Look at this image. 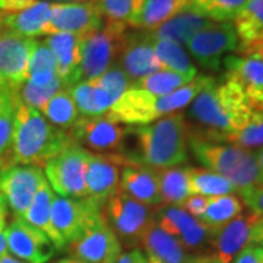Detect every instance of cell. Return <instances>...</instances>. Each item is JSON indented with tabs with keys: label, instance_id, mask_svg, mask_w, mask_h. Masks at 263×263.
<instances>
[{
	"label": "cell",
	"instance_id": "60d3db41",
	"mask_svg": "<svg viewBox=\"0 0 263 263\" xmlns=\"http://www.w3.org/2000/svg\"><path fill=\"white\" fill-rule=\"evenodd\" d=\"M222 142H228L235 146H241L245 149L250 148H262L263 146V119H257L247 124L241 130L233 132L222 138Z\"/></svg>",
	"mask_w": 263,
	"mask_h": 263
},
{
	"label": "cell",
	"instance_id": "5bb4252c",
	"mask_svg": "<svg viewBox=\"0 0 263 263\" xmlns=\"http://www.w3.org/2000/svg\"><path fill=\"white\" fill-rule=\"evenodd\" d=\"M44 181L43 170L34 165H15L0 171V193L15 218H21L27 212Z\"/></svg>",
	"mask_w": 263,
	"mask_h": 263
},
{
	"label": "cell",
	"instance_id": "f907efd6",
	"mask_svg": "<svg viewBox=\"0 0 263 263\" xmlns=\"http://www.w3.org/2000/svg\"><path fill=\"white\" fill-rule=\"evenodd\" d=\"M0 263H25V262L19 260V259L15 257V256H12V254H9L8 252H6V253L0 254Z\"/></svg>",
	"mask_w": 263,
	"mask_h": 263
},
{
	"label": "cell",
	"instance_id": "e575fe53",
	"mask_svg": "<svg viewBox=\"0 0 263 263\" xmlns=\"http://www.w3.org/2000/svg\"><path fill=\"white\" fill-rule=\"evenodd\" d=\"M151 41H152V47L155 50L157 56L165 69L189 76L192 79L196 78V66L192 63L186 50L181 46L173 43V41H168V40H151Z\"/></svg>",
	"mask_w": 263,
	"mask_h": 263
},
{
	"label": "cell",
	"instance_id": "d6986e66",
	"mask_svg": "<svg viewBox=\"0 0 263 263\" xmlns=\"http://www.w3.org/2000/svg\"><path fill=\"white\" fill-rule=\"evenodd\" d=\"M257 219L259 215L252 211L247 214L243 212L219 230L211 233L208 253H212L222 263H233L235 256L246 246L253 243L252 234Z\"/></svg>",
	"mask_w": 263,
	"mask_h": 263
},
{
	"label": "cell",
	"instance_id": "74e56055",
	"mask_svg": "<svg viewBox=\"0 0 263 263\" xmlns=\"http://www.w3.org/2000/svg\"><path fill=\"white\" fill-rule=\"evenodd\" d=\"M249 0H190L189 8L211 22H230Z\"/></svg>",
	"mask_w": 263,
	"mask_h": 263
},
{
	"label": "cell",
	"instance_id": "277c9868",
	"mask_svg": "<svg viewBox=\"0 0 263 263\" xmlns=\"http://www.w3.org/2000/svg\"><path fill=\"white\" fill-rule=\"evenodd\" d=\"M215 79L212 76L197 75L189 84L164 97H157L138 88H129L111 105L108 116L122 124L143 126L158 120L164 116L177 113L200 94Z\"/></svg>",
	"mask_w": 263,
	"mask_h": 263
},
{
	"label": "cell",
	"instance_id": "7bdbcfd3",
	"mask_svg": "<svg viewBox=\"0 0 263 263\" xmlns=\"http://www.w3.org/2000/svg\"><path fill=\"white\" fill-rule=\"evenodd\" d=\"M208 203H209V197L200 196V195H190V196L181 203V209H184L187 214L192 216H195L196 219H199L200 216L205 214L206 211Z\"/></svg>",
	"mask_w": 263,
	"mask_h": 263
},
{
	"label": "cell",
	"instance_id": "ab89813d",
	"mask_svg": "<svg viewBox=\"0 0 263 263\" xmlns=\"http://www.w3.org/2000/svg\"><path fill=\"white\" fill-rule=\"evenodd\" d=\"M101 10L105 24H117L127 27L138 10L141 9L143 0H95ZM129 28V27H127Z\"/></svg>",
	"mask_w": 263,
	"mask_h": 263
},
{
	"label": "cell",
	"instance_id": "44dd1931",
	"mask_svg": "<svg viewBox=\"0 0 263 263\" xmlns=\"http://www.w3.org/2000/svg\"><path fill=\"white\" fill-rule=\"evenodd\" d=\"M234 29L241 56L263 57V0H249L235 15Z\"/></svg>",
	"mask_w": 263,
	"mask_h": 263
},
{
	"label": "cell",
	"instance_id": "f5cc1de1",
	"mask_svg": "<svg viewBox=\"0 0 263 263\" xmlns=\"http://www.w3.org/2000/svg\"><path fill=\"white\" fill-rule=\"evenodd\" d=\"M56 263H84V262H81V260H78V259H73V257H66V259H60V260Z\"/></svg>",
	"mask_w": 263,
	"mask_h": 263
},
{
	"label": "cell",
	"instance_id": "83f0119b",
	"mask_svg": "<svg viewBox=\"0 0 263 263\" xmlns=\"http://www.w3.org/2000/svg\"><path fill=\"white\" fill-rule=\"evenodd\" d=\"M189 8V0H143L141 9L127 27L138 31H152Z\"/></svg>",
	"mask_w": 263,
	"mask_h": 263
},
{
	"label": "cell",
	"instance_id": "9a60e30c",
	"mask_svg": "<svg viewBox=\"0 0 263 263\" xmlns=\"http://www.w3.org/2000/svg\"><path fill=\"white\" fill-rule=\"evenodd\" d=\"M116 65L127 76L132 86L142 78L165 69L145 31H127L124 34L122 50Z\"/></svg>",
	"mask_w": 263,
	"mask_h": 263
},
{
	"label": "cell",
	"instance_id": "f1b7e54d",
	"mask_svg": "<svg viewBox=\"0 0 263 263\" xmlns=\"http://www.w3.org/2000/svg\"><path fill=\"white\" fill-rule=\"evenodd\" d=\"M54 196H56V193L53 192V189L50 187L48 181L46 180L38 189L27 212L21 218L25 222H28L29 226L35 227L41 233L47 235L57 250H63V246L60 243V240L51 226V205H53Z\"/></svg>",
	"mask_w": 263,
	"mask_h": 263
},
{
	"label": "cell",
	"instance_id": "c3c4849f",
	"mask_svg": "<svg viewBox=\"0 0 263 263\" xmlns=\"http://www.w3.org/2000/svg\"><path fill=\"white\" fill-rule=\"evenodd\" d=\"M6 221H8V203L3 195L0 193V231L6 230Z\"/></svg>",
	"mask_w": 263,
	"mask_h": 263
},
{
	"label": "cell",
	"instance_id": "ba28073f",
	"mask_svg": "<svg viewBox=\"0 0 263 263\" xmlns=\"http://www.w3.org/2000/svg\"><path fill=\"white\" fill-rule=\"evenodd\" d=\"M89 151L76 142H70L65 149L46 162L44 177L53 192L62 197H86V165Z\"/></svg>",
	"mask_w": 263,
	"mask_h": 263
},
{
	"label": "cell",
	"instance_id": "8992f818",
	"mask_svg": "<svg viewBox=\"0 0 263 263\" xmlns=\"http://www.w3.org/2000/svg\"><path fill=\"white\" fill-rule=\"evenodd\" d=\"M66 250L70 257L84 263H116L123 254V246L105 221L103 208H97L88 218L84 231L67 245Z\"/></svg>",
	"mask_w": 263,
	"mask_h": 263
},
{
	"label": "cell",
	"instance_id": "db71d44e",
	"mask_svg": "<svg viewBox=\"0 0 263 263\" xmlns=\"http://www.w3.org/2000/svg\"><path fill=\"white\" fill-rule=\"evenodd\" d=\"M56 3H81V2H86V0H51Z\"/></svg>",
	"mask_w": 263,
	"mask_h": 263
},
{
	"label": "cell",
	"instance_id": "e0dca14e",
	"mask_svg": "<svg viewBox=\"0 0 263 263\" xmlns=\"http://www.w3.org/2000/svg\"><path fill=\"white\" fill-rule=\"evenodd\" d=\"M8 250L25 263H48L57 249L44 233L29 226L22 218H15L5 230Z\"/></svg>",
	"mask_w": 263,
	"mask_h": 263
},
{
	"label": "cell",
	"instance_id": "8fae6325",
	"mask_svg": "<svg viewBox=\"0 0 263 263\" xmlns=\"http://www.w3.org/2000/svg\"><path fill=\"white\" fill-rule=\"evenodd\" d=\"M238 38L231 22H209L186 44L190 56L209 70H218L227 53L235 51Z\"/></svg>",
	"mask_w": 263,
	"mask_h": 263
},
{
	"label": "cell",
	"instance_id": "52a82bcc",
	"mask_svg": "<svg viewBox=\"0 0 263 263\" xmlns=\"http://www.w3.org/2000/svg\"><path fill=\"white\" fill-rule=\"evenodd\" d=\"M127 29L124 25L105 24L101 29L81 37V81L97 79L116 65Z\"/></svg>",
	"mask_w": 263,
	"mask_h": 263
},
{
	"label": "cell",
	"instance_id": "b9f144b4",
	"mask_svg": "<svg viewBox=\"0 0 263 263\" xmlns=\"http://www.w3.org/2000/svg\"><path fill=\"white\" fill-rule=\"evenodd\" d=\"M95 81V84L98 85L100 88H103L104 91L107 94L111 97L114 103L122 97L129 88H132L130 82L127 79V76L124 75L122 69L117 65L111 66L104 75H101L97 79H92Z\"/></svg>",
	"mask_w": 263,
	"mask_h": 263
},
{
	"label": "cell",
	"instance_id": "ee69618b",
	"mask_svg": "<svg viewBox=\"0 0 263 263\" xmlns=\"http://www.w3.org/2000/svg\"><path fill=\"white\" fill-rule=\"evenodd\" d=\"M233 263H263V247L257 243L247 245L235 256Z\"/></svg>",
	"mask_w": 263,
	"mask_h": 263
},
{
	"label": "cell",
	"instance_id": "d6a6232c",
	"mask_svg": "<svg viewBox=\"0 0 263 263\" xmlns=\"http://www.w3.org/2000/svg\"><path fill=\"white\" fill-rule=\"evenodd\" d=\"M40 113L53 126L66 132L73 127V124L78 122L81 116L72 95L69 92V88L57 92L51 100H48L47 103L44 104V107L40 110Z\"/></svg>",
	"mask_w": 263,
	"mask_h": 263
},
{
	"label": "cell",
	"instance_id": "5b68a950",
	"mask_svg": "<svg viewBox=\"0 0 263 263\" xmlns=\"http://www.w3.org/2000/svg\"><path fill=\"white\" fill-rule=\"evenodd\" d=\"M189 145L200 164L230 180L240 195L263 186V174L253 151L195 136L189 138Z\"/></svg>",
	"mask_w": 263,
	"mask_h": 263
},
{
	"label": "cell",
	"instance_id": "11a10c76",
	"mask_svg": "<svg viewBox=\"0 0 263 263\" xmlns=\"http://www.w3.org/2000/svg\"><path fill=\"white\" fill-rule=\"evenodd\" d=\"M3 28V24H2V13H0V29Z\"/></svg>",
	"mask_w": 263,
	"mask_h": 263
},
{
	"label": "cell",
	"instance_id": "6f0895ef",
	"mask_svg": "<svg viewBox=\"0 0 263 263\" xmlns=\"http://www.w3.org/2000/svg\"><path fill=\"white\" fill-rule=\"evenodd\" d=\"M145 263H151V262H149V260H146V262H145Z\"/></svg>",
	"mask_w": 263,
	"mask_h": 263
},
{
	"label": "cell",
	"instance_id": "836d02e7",
	"mask_svg": "<svg viewBox=\"0 0 263 263\" xmlns=\"http://www.w3.org/2000/svg\"><path fill=\"white\" fill-rule=\"evenodd\" d=\"M57 78V63L53 51L44 41H35L29 57L27 82L34 85L50 84Z\"/></svg>",
	"mask_w": 263,
	"mask_h": 263
},
{
	"label": "cell",
	"instance_id": "1f68e13d",
	"mask_svg": "<svg viewBox=\"0 0 263 263\" xmlns=\"http://www.w3.org/2000/svg\"><path fill=\"white\" fill-rule=\"evenodd\" d=\"M160 183L161 202L167 206H181V203L190 196L186 168L171 167L157 170Z\"/></svg>",
	"mask_w": 263,
	"mask_h": 263
},
{
	"label": "cell",
	"instance_id": "d590c367",
	"mask_svg": "<svg viewBox=\"0 0 263 263\" xmlns=\"http://www.w3.org/2000/svg\"><path fill=\"white\" fill-rule=\"evenodd\" d=\"M19 86L5 85L0 88V157L10 148L15 114L19 104Z\"/></svg>",
	"mask_w": 263,
	"mask_h": 263
},
{
	"label": "cell",
	"instance_id": "4316f807",
	"mask_svg": "<svg viewBox=\"0 0 263 263\" xmlns=\"http://www.w3.org/2000/svg\"><path fill=\"white\" fill-rule=\"evenodd\" d=\"M209 22H211L209 19L187 8L177 13L176 16L168 19L167 22H164L158 28L145 31V32L151 40H168L179 46L181 44L186 46L189 40L193 37L197 31L206 27Z\"/></svg>",
	"mask_w": 263,
	"mask_h": 263
},
{
	"label": "cell",
	"instance_id": "ffe728a7",
	"mask_svg": "<svg viewBox=\"0 0 263 263\" xmlns=\"http://www.w3.org/2000/svg\"><path fill=\"white\" fill-rule=\"evenodd\" d=\"M97 208L100 206H97L86 197L70 199L54 196L51 205V226L63 246V250L69 243L81 235L88 218Z\"/></svg>",
	"mask_w": 263,
	"mask_h": 263
},
{
	"label": "cell",
	"instance_id": "7402d4cb",
	"mask_svg": "<svg viewBox=\"0 0 263 263\" xmlns=\"http://www.w3.org/2000/svg\"><path fill=\"white\" fill-rule=\"evenodd\" d=\"M119 192L149 208H157L162 203L157 170L138 162L123 167Z\"/></svg>",
	"mask_w": 263,
	"mask_h": 263
},
{
	"label": "cell",
	"instance_id": "ac0fdd59",
	"mask_svg": "<svg viewBox=\"0 0 263 263\" xmlns=\"http://www.w3.org/2000/svg\"><path fill=\"white\" fill-rule=\"evenodd\" d=\"M37 40L21 37L5 27L0 29V88L21 86L27 81L28 63Z\"/></svg>",
	"mask_w": 263,
	"mask_h": 263
},
{
	"label": "cell",
	"instance_id": "f546056e",
	"mask_svg": "<svg viewBox=\"0 0 263 263\" xmlns=\"http://www.w3.org/2000/svg\"><path fill=\"white\" fill-rule=\"evenodd\" d=\"M186 174H187L190 195L215 197L234 195L237 192L234 184L230 180L211 170L186 167Z\"/></svg>",
	"mask_w": 263,
	"mask_h": 263
},
{
	"label": "cell",
	"instance_id": "9f6ffc18",
	"mask_svg": "<svg viewBox=\"0 0 263 263\" xmlns=\"http://www.w3.org/2000/svg\"><path fill=\"white\" fill-rule=\"evenodd\" d=\"M148 260H149V259H148ZM151 263H158V262H155V260H149Z\"/></svg>",
	"mask_w": 263,
	"mask_h": 263
},
{
	"label": "cell",
	"instance_id": "cb8c5ba5",
	"mask_svg": "<svg viewBox=\"0 0 263 263\" xmlns=\"http://www.w3.org/2000/svg\"><path fill=\"white\" fill-rule=\"evenodd\" d=\"M226 81L238 85L247 100H253L263 92V57L226 56Z\"/></svg>",
	"mask_w": 263,
	"mask_h": 263
},
{
	"label": "cell",
	"instance_id": "4fadbf2b",
	"mask_svg": "<svg viewBox=\"0 0 263 263\" xmlns=\"http://www.w3.org/2000/svg\"><path fill=\"white\" fill-rule=\"evenodd\" d=\"M127 162L122 155H98L89 152L85 176L86 199L103 208L119 192L122 167H126Z\"/></svg>",
	"mask_w": 263,
	"mask_h": 263
},
{
	"label": "cell",
	"instance_id": "4dcf8cb0",
	"mask_svg": "<svg viewBox=\"0 0 263 263\" xmlns=\"http://www.w3.org/2000/svg\"><path fill=\"white\" fill-rule=\"evenodd\" d=\"M245 203L243 199L235 195H224V196L209 197L205 214L199 218V221L209 228L211 233L219 230L221 227L233 221L235 216L243 214Z\"/></svg>",
	"mask_w": 263,
	"mask_h": 263
},
{
	"label": "cell",
	"instance_id": "9c48e42d",
	"mask_svg": "<svg viewBox=\"0 0 263 263\" xmlns=\"http://www.w3.org/2000/svg\"><path fill=\"white\" fill-rule=\"evenodd\" d=\"M105 221L111 227L122 246L136 249L142 234L155 219L157 211L132 199L122 192H117L103 206Z\"/></svg>",
	"mask_w": 263,
	"mask_h": 263
},
{
	"label": "cell",
	"instance_id": "3957f363",
	"mask_svg": "<svg viewBox=\"0 0 263 263\" xmlns=\"http://www.w3.org/2000/svg\"><path fill=\"white\" fill-rule=\"evenodd\" d=\"M138 155L133 162L151 168H171L187 160L190 126L183 113H171L155 122L130 127Z\"/></svg>",
	"mask_w": 263,
	"mask_h": 263
},
{
	"label": "cell",
	"instance_id": "681fc988",
	"mask_svg": "<svg viewBox=\"0 0 263 263\" xmlns=\"http://www.w3.org/2000/svg\"><path fill=\"white\" fill-rule=\"evenodd\" d=\"M252 241L260 245L263 243V216H259L257 222L253 228V234H252Z\"/></svg>",
	"mask_w": 263,
	"mask_h": 263
},
{
	"label": "cell",
	"instance_id": "f6af8a7d",
	"mask_svg": "<svg viewBox=\"0 0 263 263\" xmlns=\"http://www.w3.org/2000/svg\"><path fill=\"white\" fill-rule=\"evenodd\" d=\"M241 199L245 200V203L250 208L253 214L263 216V186H259L241 195Z\"/></svg>",
	"mask_w": 263,
	"mask_h": 263
},
{
	"label": "cell",
	"instance_id": "91938a15",
	"mask_svg": "<svg viewBox=\"0 0 263 263\" xmlns=\"http://www.w3.org/2000/svg\"><path fill=\"white\" fill-rule=\"evenodd\" d=\"M189 2H190V0H189Z\"/></svg>",
	"mask_w": 263,
	"mask_h": 263
},
{
	"label": "cell",
	"instance_id": "816d5d0a",
	"mask_svg": "<svg viewBox=\"0 0 263 263\" xmlns=\"http://www.w3.org/2000/svg\"><path fill=\"white\" fill-rule=\"evenodd\" d=\"M256 158H257V162H259V168H260L263 174V146L256 152Z\"/></svg>",
	"mask_w": 263,
	"mask_h": 263
},
{
	"label": "cell",
	"instance_id": "7dc6e473",
	"mask_svg": "<svg viewBox=\"0 0 263 263\" xmlns=\"http://www.w3.org/2000/svg\"><path fill=\"white\" fill-rule=\"evenodd\" d=\"M189 263H222L218 257H215L212 253H200V254H193L190 262Z\"/></svg>",
	"mask_w": 263,
	"mask_h": 263
},
{
	"label": "cell",
	"instance_id": "680465c9",
	"mask_svg": "<svg viewBox=\"0 0 263 263\" xmlns=\"http://www.w3.org/2000/svg\"><path fill=\"white\" fill-rule=\"evenodd\" d=\"M260 246H262V247H263V243H260Z\"/></svg>",
	"mask_w": 263,
	"mask_h": 263
},
{
	"label": "cell",
	"instance_id": "30bf717a",
	"mask_svg": "<svg viewBox=\"0 0 263 263\" xmlns=\"http://www.w3.org/2000/svg\"><path fill=\"white\" fill-rule=\"evenodd\" d=\"M72 141L98 155H122L130 127L113 120L108 114L86 117L79 116L78 122L67 130Z\"/></svg>",
	"mask_w": 263,
	"mask_h": 263
},
{
	"label": "cell",
	"instance_id": "f35d334b",
	"mask_svg": "<svg viewBox=\"0 0 263 263\" xmlns=\"http://www.w3.org/2000/svg\"><path fill=\"white\" fill-rule=\"evenodd\" d=\"M67 88L69 86L66 85L65 81L59 76L54 81H51L50 84L46 85H34L25 81L18 89L19 100H21V103L25 104L29 108H34V110L40 111L48 100H51L57 92L67 89Z\"/></svg>",
	"mask_w": 263,
	"mask_h": 263
},
{
	"label": "cell",
	"instance_id": "bcb514c9",
	"mask_svg": "<svg viewBox=\"0 0 263 263\" xmlns=\"http://www.w3.org/2000/svg\"><path fill=\"white\" fill-rule=\"evenodd\" d=\"M146 260L148 259L139 249H132L129 252L123 253L116 263H145Z\"/></svg>",
	"mask_w": 263,
	"mask_h": 263
},
{
	"label": "cell",
	"instance_id": "2e32d148",
	"mask_svg": "<svg viewBox=\"0 0 263 263\" xmlns=\"http://www.w3.org/2000/svg\"><path fill=\"white\" fill-rule=\"evenodd\" d=\"M157 224L177 238L190 254L206 253L211 231L195 216L179 206H164L155 215Z\"/></svg>",
	"mask_w": 263,
	"mask_h": 263
},
{
	"label": "cell",
	"instance_id": "484cf974",
	"mask_svg": "<svg viewBox=\"0 0 263 263\" xmlns=\"http://www.w3.org/2000/svg\"><path fill=\"white\" fill-rule=\"evenodd\" d=\"M43 41L47 44L56 57L57 76L62 78L69 88L81 82V73H79L81 37L60 32V34L47 35V38Z\"/></svg>",
	"mask_w": 263,
	"mask_h": 263
},
{
	"label": "cell",
	"instance_id": "6da1fadb",
	"mask_svg": "<svg viewBox=\"0 0 263 263\" xmlns=\"http://www.w3.org/2000/svg\"><path fill=\"white\" fill-rule=\"evenodd\" d=\"M189 117L196 124L190 136L209 142H221L224 136L259 119L252 111L245 91L226 79L222 84L214 81L197 95L190 104Z\"/></svg>",
	"mask_w": 263,
	"mask_h": 263
},
{
	"label": "cell",
	"instance_id": "7a4b0ae2",
	"mask_svg": "<svg viewBox=\"0 0 263 263\" xmlns=\"http://www.w3.org/2000/svg\"><path fill=\"white\" fill-rule=\"evenodd\" d=\"M66 130L53 126L38 110L19 101L9 151L0 158L6 168L15 165H34L43 168L48 160L56 157L70 143Z\"/></svg>",
	"mask_w": 263,
	"mask_h": 263
},
{
	"label": "cell",
	"instance_id": "8d00e7d4",
	"mask_svg": "<svg viewBox=\"0 0 263 263\" xmlns=\"http://www.w3.org/2000/svg\"><path fill=\"white\" fill-rule=\"evenodd\" d=\"M190 81H192V78H189V76L173 72L170 69H162L155 73H151V75L142 78L141 81H138L132 88H138V89H142L145 92H149L157 97H164V95H168L177 91L179 88L189 84Z\"/></svg>",
	"mask_w": 263,
	"mask_h": 263
},
{
	"label": "cell",
	"instance_id": "7c38bea8",
	"mask_svg": "<svg viewBox=\"0 0 263 263\" xmlns=\"http://www.w3.org/2000/svg\"><path fill=\"white\" fill-rule=\"evenodd\" d=\"M103 27V15L95 0L81 3H51L48 35L63 32L84 37Z\"/></svg>",
	"mask_w": 263,
	"mask_h": 263
},
{
	"label": "cell",
	"instance_id": "d4e9b609",
	"mask_svg": "<svg viewBox=\"0 0 263 263\" xmlns=\"http://www.w3.org/2000/svg\"><path fill=\"white\" fill-rule=\"evenodd\" d=\"M51 15V3L35 2L27 9L2 13V24L6 29L21 37L32 38L48 35V22Z\"/></svg>",
	"mask_w": 263,
	"mask_h": 263
},
{
	"label": "cell",
	"instance_id": "603a6c76",
	"mask_svg": "<svg viewBox=\"0 0 263 263\" xmlns=\"http://www.w3.org/2000/svg\"><path fill=\"white\" fill-rule=\"evenodd\" d=\"M139 246L143 247L149 260L158 263H189L192 256L177 238L164 231L154 219L142 234Z\"/></svg>",
	"mask_w": 263,
	"mask_h": 263
}]
</instances>
